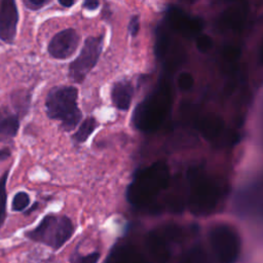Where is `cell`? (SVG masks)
Masks as SVG:
<instances>
[{
    "label": "cell",
    "instance_id": "cell-13",
    "mask_svg": "<svg viewBox=\"0 0 263 263\" xmlns=\"http://www.w3.org/2000/svg\"><path fill=\"white\" fill-rule=\"evenodd\" d=\"M97 128V120L94 117H87L82 122L80 127L78 128L77 132L74 134L73 138L77 143L85 142L87 138H89L95 129Z\"/></svg>",
    "mask_w": 263,
    "mask_h": 263
},
{
    "label": "cell",
    "instance_id": "cell-10",
    "mask_svg": "<svg viewBox=\"0 0 263 263\" xmlns=\"http://www.w3.org/2000/svg\"><path fill=\"white\" fill-rule=\"evenodd\" d=\"M172 23L174 24L175 28L179 30L182 34H187L188 36L196 34L197 32L201 31L203 28V23L199 22L198 20L188 19L187 15H179L172 12Z\"/></svg>",
    "mask_w": 263,
    "mask_h": 263
},
{
    "label": "cell",
    "instance_id": "cell-5",
    "mask_svg": "<svg viewBox=\"0 0 263 263\" xmlns=\"http://www.w3.org/2000/svg\"><path fill=\"white\" fill-rule=\"evenodd\" d=\"M210 242L219 263H235L240 254V238L237 232L226 224L213 227Z\"/></svg>",
    "mask_w": 263,
    "mask_h": 263
},
{
    "label": "cell",
    "instance_id": "cell-16",
    "mask_svg": "<svg viewBox=\"0 0 263 263\" xmlns=\"http://www.w3.org/2000/svg\"><path fill=\"white\" fill-rule=\"evenodd\" d=\"M30 204V198L26 194V192H17L14 196L11 204V209L14 212H21L23 210H25Z\"/></svg>",
    "mask_w": 263,
    "mask_h": 263
},
{
    "label": "cell",
    "instance_id": "cell-3",
    "mask_svg": "<svg viewBox=\"0 0 263 263\" xmlns=\"http://www.w3.org/2000/svg\"><path fill=\"white\" fill-rule=\"evenodd\" d=\"M189 207L195 215H208L215 209L219 200V189L201 168L188 171Z\"/></svg>",
    "mask_w": 263,
    "mask_h": 263
},
{
    "label": "cell",
    "instance_id": "cell-11",
    "mask_svg": "<svg viewBox=\"0 0 263 263\" xmlns=\"http://www.w3.org/2000/svg\"><path fill=\"white\" fill-rule=\"evenodd\" d=\"M148 246L151 254L154 256V258L157 261L164 263L168 259L169 252L167 249V245L164 239L160 235L151 234L148 241Z\"/></svg>",
    "mask_w": 263,
    "mask_h": 263
},
{
    "label": "cell",
    "instance_id": "cell-17",
    "mask_svg": "<svg viewBox=\"0 0 263 263\" xmlns=\"http://www.w3.org/2000/svg\"><path fill=\"white\" fill-rule=\"evenodd\" d=\"M184 263H211V260L202 248H195L189 252Z\"/></svg>",
    "mask_w": 263,
    "mask_h": 263
},
{
    "label": "cell",
    "instance_id": "cell-20",
    "mask_svg": "<svg viewBox=\"0 0 263 263\" xmlns=\"http://www.w3.org/2000/svg\"><path fill=\"white\" fill-rule=\"evenodd\" d=\"M99 258H100V254L95 252L86 256H81L76 258L74 260V263H97L99 261Z\"/></svg>",
    "mask_w": 263,
    "mask_h": 263
},
{
    "label": "cell",
    "instance_id": "cell-22",
    "mask_svg": "<svg viewBox=\"0 0 263 263\" xmlns=\"http://www.w3.org/2000/svg\"><path fill=\"white\" fill-rule=\"evenodd\" d=\"M47 2L46 0H25L24 4L30 9H39Z\"/></svg>",
    "mask_w": 263,
    "mask_h": 263
},
{
    "label": "cell",
    "instance_id": "cell-12",
    "mask_svg": "<svg viewBox=\"0 0 263 263\" xmlns=\"http://www.w3.org/2000/svg\"><path fill=\"white\" fill-rule=\"evenodd\" d=\"M19 127L20 121L16 115L0 113V135L3 137H14Z\"/></svg>",
    "mask_w": 263,
    "mask_h": 263
},
{
    "label": "cell",
    "instance_id": "cell-24",
    "mask_svg": "<svg viewBox=\"0 0 263 263\" xmlns=\"http://www.w3.org/2000/svg\"><path fill=\"white\" fill-rule=\"evenodd\" d=\"M10 156V151L8 149H3L0 150V161H4Z\"/></svg>",
    "mask_w": 263,
    "mask_h": 263
},
{
    "label": "cell",
    "instance_id": "cell-15",
    "mask_svg": "<svg viewBox=\"0 0 263 263\" xmlns=\"http://www.w3.org/2000/svg\"><path fill=\"white\" fill-rule=\"evenodd\" d=\"M113 263H144V261L139 257L136 252L125 249L117 254Z\"/></svg>",
    "mask_w": 263,
    "mask_h": 263
},
{
    "label": "cell",
    "instance_id": "cell-9",
    "mask_svg": "<svg viewBox=\"0 0 263 263\" xmlns=\"http://www.w3.org/2000/svg\"><path fill=\"white\" fill-rule=\"evenodd\" d=\"M134 95L133 84L129 80H120L113 84L111 99L114 106L122 111L129 110Z\"/></svg>",
    "mask_w": 263,
    "mask_h": 263
},
{
    "label": "cell",
    "instance_id": "cell-14",
    "mask_svg": "<svg viewBox=\"0 0 263 263\" xmlns=\"http://www.w3.org/2000/svg\"><path fill=\"white\" fill-rule=\"evenodd\" d=\"M8 177V171L4 172V174L0 178V227L5 221L6 218V181Z\"/></svg>",
    "mask_w": 263,
    "mask_h": 263
},
{
    "label": "cell",
    "instance_id": "cell-25",
    "mask_svg": "<svg viewBox=\"0 0 263 263\" xmlns=\"http://www.w3.org/2000/svg\"><path fill=\"white\" fill-rule=\"evenodd\" d=\"M59 3H60L62 6L68 8V7H70V6H72V5L75 3V1H72V0H71V1H63V0H60Z\"/></svg>",
    "mask_w": 263,
    "mask_h": 263
},
{
    "label": "cell",
    "instance_id": "cell-18",
    "mask_svg": "<svg viewBox=\"0 0 263 263\" xmlns=\"http://www.w3.org/2000/svg\"><path fill=\"white\" fill-rule=\"evenodd\" d=\"M195 84V79L190 73L183 72L178 77V86L182 91H189Z\"/></svg>",
    "mask_w": 263,
    "mask_h": 263
},
{
    "label": "cell",
    "instance_id": "cell-23",
    "mask_svg": "<svg viewBox=\"0 0 263 263\" xmlns=\"http://www.w3.org/2000/svg\"><path fill=\"white\" fill-rule=\"evenodd\" d=\"M98 6L99 2L96 1V0H86V1L83 2V7L90 10H95L96 8H98Z\"/></svg>",
    "mask_w": 263,
    "mask_h": 263
},
{
    "label": "cell",
    "instance_id": "cell-8",
    "mask_svg": "<svg viewBox=\"0 0 263 263\" xmlns=\"http://www.w3.org/2000/svg\"><path fill=\"white\" fill-rule=\"evenodd\" d=\"M19 22V12L12 0L2 1L0 6V39L6 43H12Z\"/></svg>",
    "mask_w": 263,
    "mask_h": 263
},
{
    "label": "cell",
    "instance_id": "cell-6",
    "mask_svg": "<svg viewBox=\"0 0 263 263\" xmlns=\"http://www.w3.org/2000/svg\"><path fill=\"white\" fill-rule=\"evenodd\" d=\"M103 48V35L86 38L79 56L69 66V77L81 83L97 65Z\"/></svg>",
    "mask_w": 263,
    "mask_h": 263
},
{
    "label": "cell",
    "instance_id": "cell-19",
    "mask_svg": "<svg viewBox=\"0 0 263 263\" xmlns=\"http://www.w3.org/2000/svg\"><path fill=\"white\" fill-rule=\"evenodd\" d=\"M213 46L212 38L208 35H201L197 38V47L200 51L206 52Z\"/></svg>",
    "mask_w": 263,
    "mask_h": 263
},
{
    "label": "cell",
    "instance_id": "cell-4",
    "mask_svg": "<svg viewBox=\"0 0 263 263\" xmlns=\"http://www.w3.org/2000/svg\"><path fill=\"white\" fill-rule=\"evenodd\" d=\"M72 221L66 216H45L39 225L26 234L34 242L46 245L54 250H59L69 241L73 234Z\"/></svg>",
    "mask_w": 263,
    "mask_h": 263
},
{
    "label": "cell",
    "instance_id": "cell-21",
    "mask_svg": "<svg viewBox=\"0 0 263 263\" xmlns=\"http://www.w3.org/2000/svg\"><path fill=\"white\" fill-rule=\"evenodd\" d=\"M140 30V20H139V15H133L131 17V21L129 24V32L132 35L133 37L137 36V34Z\"/></svg>",
    "mask_w": 263,
    "mask_h": 263
},
{
    "label": "cell",
    "instance_id": "cell-2",
    "mask_svg": "<svg viewBox=\"0 0 263 263\" xmlns=\"http://www.w3.org/2000/svg\"><path fill=\"white\" fill-rule=\"evenodd\" d=\"M45 108L48 117L61 121L66 131L76 128L81 119V111L78 108V91L71 85L51 89L45 100Z\"/></svg>",
    "mask_w": 263,
    "mask_h": 263
},
{
    "label": "cell",
    "instance_id": "cell-7",
    "mask_svg": "<svg viewBox=\"0 0 263 263\" xmlns=\"http://www.w3.org/2000/svg\"><path fill=\"white\" fill-rule=\"evenodd\" d=\"M79 35L74 29H66L57 33L48 44L49 55L55 59H68L76 51Z\"/></svg>",
    "mask_w": 263,
    "mask_h": 263
},
{
    "label": "cell",
    "instance_id": "cell-1",
    "mask_svg": "<svg viewBox=\"0 0 263 263\" xmlns=\"http://www.w3.org/2000/svg\"><path fill=\"white\" fill-rule=\"evenodd\" d=\"M170 183V171L166 163L159 162L140 171L128 190V200L135 206L149 203Z\"/></svg>",
    "mask_w": 263,
    "mask_h": 263
}]
</instances>
